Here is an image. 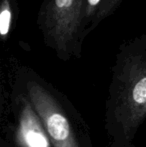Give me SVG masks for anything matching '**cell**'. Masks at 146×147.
I'll return each instance as SVG.
<instances>
[{"label": "cell", "instance_id": "5", "mask_svg": "<svg viewBox=\"0 0 146 147\" xmlns=\"http://www.w3.org/2000/svg\"><path fill=\"white\" fill-rule=\"evenodd\" d=\"M18 16L16 0H0V41L6 42Z\"/></svg>", "mask_w": 146, "mask_h": 147}, {"label": "cell", "instance_id": "3", "mask_svg": "<svg viewBox=\"0 0 146 147\" xmlns=\"http://www.w3.org/2000/svg\"><path fill=\"white\" fill-rule=\"evenodd\" d=\"M29 102L43 124L53 147H79L68 118L56 99L34 80L26 84Z\"/></svg>", "mask_w": 146, "mask_h": 147}, {"label": "cell", "instance_id": "4", "mask_svg": "<svg viewBox=\"0 0 146 147\" xmlns=\"http://www.w3.org/2000/svg\"><path fill=\"white\" fill-rule=\"evenodd\" d=\"M19 117L16 140L20 147H51V142L43 124L32 105L26 99Z\"/></svg>", "mask_w": 146, "mask_h": 147}, {"label": "cell", "instance_id": "6", "mask_svg": "<svg viewBox=\"0 0 146 147\" xmlns=\"http://www.w3.org/2000/svg\"><path fill=\"white\" fill-rule=\"evenodd\" d=\"M103 0H79V18L84 36H87L92 20Z\"/></svg>", "mask_w": 146, "mask_h": 147}, {"label": "cell", "instance_id": "2", "mask_svg": "<svg viewBox=\"0 0 146 147\" xmlns=\"http://www.w3.org/2000/svg\"><path fill=\"white\" fill-rule=\"evenodd\" d=\"M37 25L44 43L59 58L80 56L85 36L80 23L79 0H43Z\"/></svg>", "mask_w": 146, "mask_h": 147}, {"label": "cell", "instance_id": "1", "mask_svg": "<svg viewBox=\"0 0 146 147\" xmlns=\"http://www.w3.org/2000/svg\"><path fill=\"white\" fill-rule=\"evenodd\" d=\"M114 80V115L130 137L146 118V36L121 45Z\"/></svg>", "mask_w": 146, "mask_h": 147}, {"label": "cell", "instance_id": "7", "mask_svg": "<svg viewBox=\"0 0 146 147\" xmlns=\"http://www.w3.org/2000/svg\"><path fill=\"white\" fill-rule=\"evenodd\" d=\"M123 0H103L102 3L100 4L99 8H98L97 12H96L95 16H94L93 20H92L90 27L88 29V33L91 32L92 30H94L100 22L103 21L105 18L109 17L111 14H113L115 12V10H117V8L120 6V4L122 3Z\"/></svg>", "mask_w": 146, "mask_h": 147}]
</instances>
